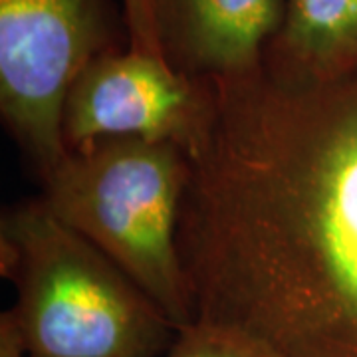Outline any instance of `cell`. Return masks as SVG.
I'll return each instance as SVG.
<instances>
[{"mask_svg":"<svg viewBox=\"0 0 357 357\" xmlns=\"http://www.w3.org/2000/svg\"><path fill=\"white\" fill-rule=\"evenodd\" d=\"M178 252L195 321L272 357H357V70L211 82Z\"/></svg>","mask_w":357,"mask_h":357,"instance_id":"cell-1","label":"cell"},{"mask_svg":"<svg viewBox=\"0 0 357 357\" xmlns=\"http://www.w3.org/2000/svg\"><path fill=\"white\" fill-rule=\"evenodd\" d=\"M2 274L28 357H165L178 328L44 199L2 218Z\"/></svg>","mask_w":357,"mask_h":357,"instance_id":"cell-2","label":"cell"},{"mask_svg":"<svg viewBox=\"0 0 357 357\" xmlns=\"http://www.w3.org/2000/svg\"><path fill=\"white\" fill-rule=\"evenodd\" d=\"M191 161L178 145L107 137L68 157L44 181V203L121 268L177 328L195 321L178 252Z\"/></svg>","mask_w":357,"mask_h":357,"instance_id":"cell-3","label":"cell"},{"mask_svg":"<svg viewBox=\"0 0 357 357\" xmlns=\"http://www.w3.org/2000/svg\"><path fill=\"white\" fill-rule=\"evenodd\" d=\"M129 46L109 0H0V112L44 178L68 157L66 98L96 58Z\"/></svg>","mask_w":357,"mask_h":357,"instance_id":"cell-4","label":"cell"},{"mask_svg":"<svg viewBox=\"0 0 357 357\" xmlns=\"http://www.w3.org/2000/svg\"><path fill=\"white\" fill-rule=\"evenodd\" d=\"M211 82L178 74L161 56L107 52L76 77L64 105L68 151L107 137L169 141L187 155L203 137Z\"/></svg>","mask_w":357,"mask_h":357,"instance_id":"cell-5","label":"cell"},{"mask_svg":"<svg viewBox=\"0 0 357 357\" xmlns=\"http://www.w3.org/2000/svg\"><path fill=\"white\" fill-rule=\"evenodd\" d=\"M284 14L286 0H153L165 62L206 82L258 72Z\"/></svg>","mask_w":357,"mask_h":357,"instance_id":"cell-6","label":"cell"},{"mask_svg":"<svg viewBox=\"0 0 357 357\" xmlns=\"http://www.w3.org/2000/svg\"><path fill=\"white\" fill-rule=\"evenodd\" d=\"M264 66L282 76L328 82L357 70V0H286Z\"/></svg>","mask_w":357,"mask_h":357,"instance_id":"cell-7","label":"cell"},{"mask_svg":"<svg viewBox=\"0 0 357 357\" xmlns=\"http://www.w3.org/2000/svg\"><path fill=\"white\" fill-rule=\"evenodd\" d=\"M165 357H272L243 335L191 324L178 328L177 340Z\"/></svg>","mask_w":357,"mask_h":357,"instance_id":"cell-8","label":"cell"},{"mask_svg":"<svg viewBox=\"0 0 357 357\" xmlns=\"http://www.w3.org/2000/svg\"><path fill=\"white\" fill-rule=\"evenodd\" d=\"M121 2L128 20L129 48L163 58L155 30L153 0H121Z\"/></svg>","mask_w":357,"mask_h":357,"instance_id":"cell-9","label":"cell"},{"mask_svg":"<svg viewBox=\"0 0 357 357\" xmlns=\"http://www.w3.org/2000/svg\"><path fill=\"white\" fill-rule=\"evenodd\" d=\"M0 357H28L22 333L10 310L0 316Z\"/></svg>","mask_w":357,"mask_h":357,"instance_id":"cell-10","label":"cell"}]
</instances>
